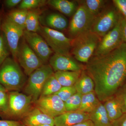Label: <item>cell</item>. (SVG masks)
<instances>
[{"instance_id": "6da1fadb", "label": "cell", "mask_w": 126, "mask_h": 126, "mask_svg": "<svg viewBox=\"0 0 126 126\" xmlns=\"http://www.w3.org/2000/svg\"><path fill=\"white\" fill-rule=\"evenodd\" d=\"M86 69L94 82L97 97L105 102L126 81V43L104 55L93 56L86 63Z\"/></svg>"}, {"instance_id": "7a4b0ae2", "label": "cell", "mask_w": 126, "mask_h": 126, "mask_svg": "<svg viewBox=\"0 0 126 126\" xmlns=\"http://www.w3.org/2000/svg\"><path fill=\"white\" fill-rule=\"evenodd\" d=\"M8 101L6 108L0 111V117L5 120L21 119L34 107L30 96L19 91L8 92Z\"/></svg>"}, {"instance_id": "3957f363", "label": "cell", "mask_w": 126, "mask_h": 126, "mask_svg": "<svg viewBox=\"0 0 126 126\" xmlns=\"http://www.w3.org/2000/svg\"><path fill=\"white\" fill-rule=\"evenodd\" d=\"M26 79L17 61L7 58L0 66V84L7 92L19 91L24 87Z\"/></svg>"}, {"instance_id": "277c9868", "label": "cell", "mask_w": 126, "mask_h": 126, "mask_svg": "<svg viewBox=\"0 0 126 126\" xmlns=\"http://www.w3.org/2000/svg\"><path fill=\"white\" fill-rule=\"evenodd\" d=\"M101 38L91 31L72 39V53L77 61L87 63L92 57Z\"/></svg>"}, {"instance_id": "5b68a950", "label": "cell", "mask_w": 126, "mask_h": 126, "mask_svg": "<svg viewBox=\"0 0 126 126\" xmlns=\"http://www.w3.org/2000/svg\"><path fill=\"white\" fill-rule=\"evenodd\" d=\"M49 64H43L30 75L24 87L25 94L30 96L35 103L39 98L42 89L48 79L54 74Z\"/></svg>"}, {"instance_id": "8992f818", "label": "cell", "mask_w": 126, "mask_h": 126, "mask_svg": "<svg viewBox=\"0 0 126 126\" xmlns=\"http://www.w3.org/2000/svg\"><path fill=\"white\" fill-rule=\"evenodd\" d=\"M38 32L55 53L71 55L72 38H68L61 32L44 26H40Z\"/></svg>"}, {"instance_id": "52a82bcc", "label": "cell", "mask_w": 126, "mask_h": 126, "mask_svg": "<svg viewBox=\"0 0 126 126\" xmlns=\"http://www.w3.org/2000/svg\"><path fill=\"white\" fill-rule=\"evenodd\" d=\"M121 18L115 8L106 7L95 16L90 31L101 38L116 26Z\"/></svg>"}, {"instance_id": "ba28073f", "label": "cell", "mask_w": 126, "mask_h": 126, "mask_svg": "<svg viewBox=\"0 0 126 126\" xmlns=\"http://www.w3.org/2000/svg\"><path fill=\"white\" fill-rule=\"evenodd\" d=\"M79 4L69 25V33L72 39L90 31L95 18L84 5Z\"/></svg>"}, {"instance_id": "9c48e42d", "label": "cell", "mask_w": 126, "mask_h": 126, "mask_svg": "<svg viewBox=\"0 0 126 126\" xmlns=\"http://www.w3.org/2000/svg\"><path fill=\"white\" fill-rule=\"evenodd\" d=\"M17 60L23 68L25 74L29 76L34 71L44 64L28 45L24 38L23 41L19 45Z\"/></svg>"}, {"instance_id": "30bf717a", "label": "cell", "mask_w": 126, "mask_h": 126, "mask_svg": "<svg viewBox=\"0 0 126 126\" xmlns=\"http://www.w3.org/2000/svg\"><path fill=\"white\" fill-rule=\"evenodd\" d=\"M1 30L7 41L12 58L16 61L19 41L24 30L16 25L6 16L1 24Z\"/></svg>"}, {"instance_id": "8fae6325", "label": "cell", "mask_w": 126, "mask_h": 126, "mask_svg": "<svg viewBox=\"0 0 126 126\" xmlns=\"http://www.w3.org/2000/svg\"><path fill=\"white\" fill-rule=\"evenodd\" d=\"M121 19L111 30L101 38L93 56H101L108 54L123 43L120 27Z\"/></svg>"}, {"instance_id": "7c38bea8", "label": "cell", "mask_w": 126, "mask_h": 126, "mask_svg": "<svg viewBox=\"0 0 126 126\" xmlns=\"http://www.w3.org/2000/svg\"><path fill=\"white\" fill-rule=\"evenodd\" d=\"M23 36L28 45L44 64L49 61L53 51L40 34L25 30Z\"/></svg>"}, {"instance_id": "4fadbf2b", "label": "cell", "mask_w": 126, "mask_h": 126, "mask_svg": "<svg viewBox=\"0 0 126 126\" xmlns=\"http://www.w3.org/2000/svg\"><path fill=\"white\" fill-rule=\"evenodd\" d=\"M34 106L54 118L66 112L64 102L55 94L40 97L35 103Z\"/></svg>"}, {"instance_id": "5bb4252c", "label": "cell", "mask_w": 126, "mask_h": 126, "mask_svg": "<svg viewBox=\"0 0 126 126\" xmlns=\"http://www.w3.org/2000/svg\"><path fill=\"white\" fill-rule=\"evenodd\" d=\"M49 64L55 72L58 71H81L83 67L71 55L54 53L50 58Z\"/></svg>"}, {"instance_id": "9a60e30c", "label": "cell", "mask_w": 126, "mask_h": 126, "mask_svg": "<svg viewBox=\"0 0 126 126\" xmlns=\"http://www.w3.org/2000/svg\"><path fill=\"white\" fill-rule=\"evenodd\" d=\"M20 121L25 126H39L44 124L55 126L54 118L43 112L35 106Z\"/></svg>"}, {"instance_id": "2e32d148", "label": "cell", "mask_w": 126, "mask_h": 126, "mask_svg": "<svg viewBox=\"0 0 126 126\" xmlns=\"http://www.w3.org/2000/svg\"><path fill=\"white\" fill-rule=\"evenodd\" d=\"M89 119V113L78 111H66L54 118L55 126H72Z\"/></svg>"}, {"instance_id": "e0dca14e", "label": "cell", "mask_w": 126, "mask_h": 126, "mask_svg": "<svg viewBox=\"0 0 126 126\" xmlns=\"http://www.w3.org/2000/svg\"><path fill=\"white\" fill-rule=\"evenodd\" d=\"M45 27L60 31L64 30L69 27L68 20L63 15L58 13H52L43 18H40Z\"/></svg>"}, {"instance_id": "ac0fdd59", "label": "cell", "mask_w": 126, "mask_h": 126, "mask_svg": "<svg viewBox=\"0 0 126 126\" xmlns=\"http://www.w3.org/2000/svg\"><path fill=\"white\" fill-rule=\"evenodd\" d=\"M89 114V119L94 126H111V122L102 102H100Z\"/></svg>"}, {"instance_id": "d6986e66", "label": "cell", "mask_w": 126, "mask_h": 126, "mask_svg": "<svg viewBox=\"0 0 126 126\" xmlns=\"http://www.w3.org/2000/svg\"><path fill=\"white\" fill-rule=\"evenodd\" d=\"M48 4L64 15L71 16L74 15L79 7L77 1L67 0H49Z\"/></svg>"}, {"instance_id": "ffe728a7", "label": "cell", "mask_w": 126, "mask_h": 126, "mask_svg": "<svg viewBox=\"0 0 126 126\" xmlns=\"http://www.w3.org/2000/svg\"><path fill=\"white\" fill-rule=\"evenodd\" d=\"M77 92L82 94H87L94 91V82L90 76L84 70L74 84Z\"/></svg>"}, {"instance_id": "44dd1931", "label": "cell", "mask_w": 126, "mask_h": 126, "mask_svg": "<svg viewBox=\"0 0 126 126\" xmlns=\"http://www.w3.org/2000/svg\"><path fill=\"white\" fill-rule=\"evenodd\" d=\"M82 71H58L54 72V75L62 87H72L74 86Z\"/></svg>"}, {"instance_id": "7402d4cb", "label": "cell", "mask_w": 126, "mask_h": 126, "mask_svg": "<svg viewBox=\"0 0 126 126\" xmlns=\"http://www.w3.org/2000/svg\"><path fill=\"white\" fill-rule=\"evenodd\" d=\"M104 103V106L111 123L121 117L124 114L114 95L107 99Z\"/></svg>"}, {"instance_id": "603a6c76", "label": "cell", "mask_w": 126, "mask_h": 126, "mask_svg": "<svg viewBox=\"0 0 126 126\" xmlns=\"http://www.w3.org/2000/svg\"><path fill=\"white\" fill-rule=\"evenodd\" d=\"M94 91L82 96L81 105L77 111L89 113L100 102Z\"/></svg>"}, {"instance_id": "cb8c5ba5", "label": "cell", "mask_w": 126, "mask_h": 126, "mask_svg": "<svg viewBox=\"0 0 126 126\" xmlns=\"http://www.w3.org/2000/svg\"><path fill=\"white\" fill-rule=\"evenodd\" d=\"M77 1L79 4L84 5L88 10L95 17L106 8L108 2V1L104 0H86Z\"/></svg>"}, {"instance_id": "d4e9b609", "label": "cell", "mask_w": 126, "mask_h": 126, "mask_svg": "<svg viewBox=\"0 0 126 126\" xmlns=\"http://www.w3.org/2000/svg\"><path fill=\"white\" fill-rule=\"evenodd\" d=\"M40 13L36 10H29L26 21L25 30L33 32H38L40 27Z\"/></svg>"}, {"instance_id": "484cf974", "label": "cell", "mask_w": 126, "mask_h": 126, "mask_svg": "<svg viewBox=\"0 0 126 126\" xmlns=\"http://www.w3.org/2000/svg\"><path fill=\"white\" fill-rule=\"evenodd\" d=\"M62 87L54 75H53L46 82L42 89L40 97L55 94L60 90Z\"/></svg>"}, {"instance_id": "4316f807", "label": "cell", "mask_w": 126, "mask_h": 126, "mask_svg": "<svg viewBox=\"0 0 126 126\" xmlns=\"http://www.w3.org/2000/svg\"><path fill=\"white\" fill-rule=\"evenodd\" d=\"M28 11L22 9L12 11L9 12L7 16L13 23L25 30Z\"/></svg>"}, {"instance_id": "83f0119b", "label": "cell", "mask_w": 126, "mask_h": 126, "mask_svg": "<svg viewBox=\"0 0 126 126\" xmlns=\"http://www.w3.org/2000/svg\"><path fill=\"white\" fill-rule=\"evenodd\" d=\"M83 94L77 92L64 102L66 111H77L81 105Z\"/></svg>"}, {"instance_id": "f1b7e54d", "label": "cell", "mask_w": 126, "mask_h": 126, "mask_svg": "<svg viewBox=\"0 0 126 126\" xmlns=\"http://www.w3.org/2000/svg\"><path fill=\"white\" fill-rule=\"evenodd\" d=\"M11 53L5 38L0 27V66Z\"/></svg>"}, {"instance_id": "f546056e", "label": "cell", "mask_w": 126, "mask_h": 126, "mask_svg": "<svg viewBox=\"0 0 126 126\" xmlns=\"http://www.w3.org/2000/svg\"><path fill=\"white\" fill-rule=\"evenodd\" d=\"M114 95L121 106L123 113H126V83L119 88Z\"/></svg>"}, {"instance_id": "4dcf8cb0", "label": "cell", "mask_w": 126, "mask_h": 126, "mask_svg": "<svg viewBox=\"0 0 126 126\" xmlns=\"http://www.w3.org/2000/svg\"><path fill=\"white\" fill-rule=\"evenodd\" d=\"M47 1L44 0H23L20 4V9L29 10L44 5Z\"/></svg>"}, {"instance_id": "1f68e13d", "label": "cell", "mask_w": 126, "mask_h": 126, "mask_svg": "<svg viewBox=\"0 0 126 126\" xmlns=\"http://www.w3.org/2000/svg\"><path fill=\"white\" fill-rule=\"evenodd\" d=\"M77 92L74 86L72 87H62L58 92L55 94L64 102Z\"/></svg>"}, {"instance_id": "d6a6232c", "label": "cell", "mask_w": 126, "mask_h": 126, "mask_svg": "<svg viewBox=\"0 0 126 126\" xmlns=\"http://www.w3.org/2000/svg\"><path fill=\"white\" fill-rule=\"evenodd\" d=\"M113 2L124 18L126 19V0H113Z\"/></svg>"}, {"instance_id": "836d02e7", "label": "cell", "mask_w": 126, "mask_h": 126, "mask_svg": "<svg viewBox=\"0 0 126 126\" xmlns=\"http://www.w3.org/2000/svg\"><path fill=\"white\" fill-rule=\"evenodd\" d=\"M8 92L0 90V111L5 109L7 106L8 101Z\"/></svg>"}, {"instance_id": "e575fe53", "label": "cell", "mask_w": 126, "mask_h": 126, "mask_svg": "<svg viewBox=\"0 0 126 126\" xmlns=\"http://www.w3.org/2000/svg\"><path fill=\"white\" fill-rule=\"evenodd\" d=\"M0 126H25L18 120H0Z\"/></svg>"}, {"instance_id": "d590c367", "label": "cell", "mask_w": 126, "mask_h": 126, "mask_svg": "<svg viewBox=\"0 0 126 126\" xmlns=\"http://www.w3.org/2000/svg\"><path fill=\"white\" fill-rule=\"evenodd\" d=\"M120 27L123 41L126 43V19L122 18Z\"/></svg>"}, {"instance_id": "8d00e7d4", "label": "cell", "mask_w": 126, "mask_h": 126, "mask_svg": "<svg viewBox=\"0 0 126 126\" xmlns=\"http://www.w3.org/2000/svg\"><path fill=\"white\" fill-rule=\"evenodd\" d=\"M111 126H126V113L121 117L112 123Z\"/></svg>"}, {"instance_id": "74e56055", "label": "cell", "mask_w": 126, "mask_h": 126, "mask_svg": "<svg viewBox=\"0 0 126 126\" xmlns=\"http://www.w3.org/2000/svg\"><path fill=\"white\" fill-rule=\"evenodd\" d=\"M21 1V0H6L4 1V3L7 8L11 9L20 4Z\"/></svg>"}, {"instance_id": "f35d334b", "label": "cell", "mask_w": 126, "mask_h": 126, "mask_svg": "<svg viewBox=\"0 0 126 126\" xmlns=\"http://www.w3.org/2000/svg\"><path fill=\"white\" fill-rule=\"evenodd\" d=\"M72 126H94L92 122L90 119Z\"/></svg>"}, {"instance_id": "ab89813d", "label": "cell", "mask_w": 126, "mask_h": 126, "mask_svg": "<svg viewBox=\"0 0 126 126\" xmlns=\"http://www.w3.org/2000/svg\"><path fill=\"white\" fill-rule=\"evenodd\" d=\"M0 90H6L5 89V88H4L0 84Z\"/></svg>"}, {"instance_id": "60d3db41", "label": "cell", "mask_w": 126, "mask_h": 126, "mask_svg": "<svg viewBox=\"0 0 126 126\" xmlns=\"http://www.w3.org/2000/svg\"><path fill=\"white\" fill-rule=\"evenodd\" d=\"M53 126L52 125H49V124H44V125H41L40 126Z\"/></svg>"}, {"instance_id": "b9f144b4", "label": "cell", "mask_w": 126, "mask_h": 126, "mask_svg": "<svg viewBox=\"0 0 126 126\" xmlns=\"http://www.w3.org/2000/svg\"><path fill=\"white\" fill-rule=\"evenodd\" d=\"M0 26H1V24H0Z\"/></svg>"}]
</instances>
